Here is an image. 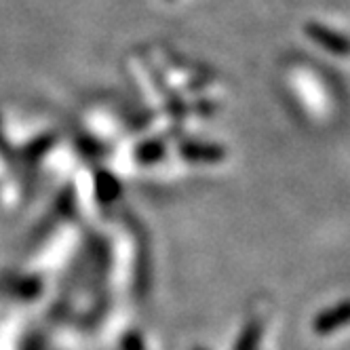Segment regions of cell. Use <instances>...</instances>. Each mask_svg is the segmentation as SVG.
<instances>
[{
	"mask_svg": "<svg viewBox=\"0 0 350 350\" xmlns=\"http://www.w3.org/2000/svg\"><path fill=\"white\" fill-rule=\"evenodd\" d=\"M182 152L188 161H198V163H219L226 157V150L211 144H188L184 146Z\"/></svg>",
	"mask_w": 350,
	"mask_h": 350,
	"instance_id": "3957f363",
	"label": "cell"
},
{
	"mask_svg": "<svg viewBox=\"0 0 350 350\" xmlns=\"http://www.w3.org/2000/svg\"><path fill=\"white\" fill-rule=\"evenodd\" d=\"M304 32L314 44L325 49L327 53L338 55V57L350 55V36H346L334 28L323 26V23H319V21H308L304 26Z\"/></svg>",
	"mask_w": 350,
	"mask_h": 350,
	"instance_id": "6da1fadb",
	"label": "cell"
},
{
	"mask_svg": "<svg viewBox=\"0 0 350 350\" xmlns=\"http://www.w3.org/2000/svg\"><path fill=\"white\" fill-rule=\"evenodd\" d=\"M262 334H264V327H262V323L260 321H254V323H249L245 332L241 334L234 350H256L260 340H262Z\"/></svg>",
	"mask_w": 350,
	"mask_h": 350,
	"instance_id": "277c9868",
	"label": "cell"
},
{
	"mask_svg": "<svg viewBox=\"0 0 350 350\" xmlns=\"http://www.w3.org/2000/svg\"><path fill=\"white\" fill-rule=\"evenodd\" d=\"M350 323V299H342L336 306L323 310L314 317L312 329L317 336H329Z\"/></svg>",
	"mask_w": 350,
	"mask_h": 350,
	"instance_id": "7a4b0ae2",
	"label": "cell"
}]
</instances>
